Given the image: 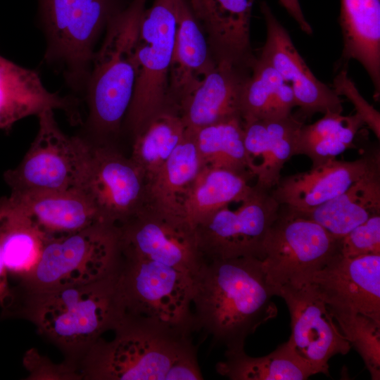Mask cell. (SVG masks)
Segmentation results:
<instances>
[{"instance_id":"d4e9b609","label":"cell","mask_w":380,"mask_h":380,"mask_svg":"<svg viewBox=\"0 0 380 380\" xmlns=\"http://www.w3.org/2000/svg\"><path fill=\"white\" fill-rule=\"evenodd\" d=\"M294 210L341 239L369 217L380 215V163L325 203L307 211Z\"/></svg>"},{"instance_id":"52a82bcc","label":"cell","mask_w":380,"mask_h":380,"mask_svg":"<svg viewBox=\"0 0 380 380\" xmlns=\"http://www.w3.org/2000/svg\"><path fill=\"white\" fill-rule=\"evenodd\" d=\"M120 260L118 226L99 222L46 241L37 267L22 283L31 296L86 284L112 273Z\"/></svg>"},{"instance_id":"6da1fadb","label":"cell","mask_w":380,"mask_h":380,"mask_svg":"<svg viewBox=\"0 0 380 380\" xmlns=\"http://www.w3.org/2000/svg\"><path fill=\"white\" fill-rule=\"evenodd\" d=\"M262 260L253 257L205 260L194 279L196 331L225 350L244 349L246 338L277 316Z\"/></svg>"},{"instance_id":"ba28073f","label":"cell","mask_w":380,"mask_h":380,"mask_svg":"<svg viewBox=\"0 0 380 380\" xmlns=\"http://www.w3.org/2000/svg\"><path fill=\"white\" fill-rule=\"evenodd\" d=\"M194 279L160 262L121 256L117 289L124 315L154 318L191 334Z\"/></svg>"},{"instance_id":"e575fe53","label":"cell","mask_w":380,"mask_h":380,"mask_svg":"<svg viewBox=\"0 0 380 380\" xmlns=\"http://www.w3.org/2000/svg\"><path fill=\"white\" fill-rule=\"evenodd\" d=\"M339 253L348 258L380 255V215L369 217L342 237Z\"/></svg>"},{"instance_id":"7c38bea8","label":"cell","mask_w":380,"mask_h":380,"mask_svg":"<svg viewBox=\"0 0 380 380\" xmlns=\"http://www.w3.org/2000/svg\"><path fill=\"white\" fill-rule=\"evenodd\" d=\"M118 227L122 257L160 262L194 279L205 261L194 229L179 216L144 205Z\"/></svg>"},{"instance_id":"277c9868","label":"cell","mask_w":380,"mask_h":380,"mask_svg":"<svg viewBox=\"0 0 380 380\" xmlns=\"http://www.w3.org/2000/svg\"><path fill=\"white\" fill-rule=\"evenodd\" d=\"M46 49L43 60L82 95L100 38L131 0H37Z\"/></svg>"},{"instance_id":"e0dca14e","label":"cell","mask_w":380,"mask_h":380,"mask_svg":"<svg viewBox=\"0 0 380 380\" xmlns=\"http://www.w3.org/2000/svg\"><path fill=\"white\" fill-rule=\"evenodd\" d=\"M217 64L251 72L257 60L250 39L254 0H186Z\"/></svg>"},{"instance_id":"ffe728a7","label":"cell","mask_w":380,"mask_h":380,"mask_svg":"<svg viewBox=\"0 0 380 380\" xmlns=\"http://www.w3.org/2000/svg\"><path fill=\"white\" fill-rule=\"evenodd\" d=\"M304 121L291 113L278 119L243 122L247 165L257 179L255 185L269 191L277 185L284 164L294 156Z\"/></svg>"},{"instance_id":"836d02e7","label":"cell","mask_w":380,"mask_h":380,"mask_svg":"<svg viewBox=\"0 0 380 380\" xmlns=\"http://www.w3.org/2000/svg\"><path fill=\"white\" fill-rule=\"evenodd\" d=\"M341 331L362 358L372 380L380 379V324L361 314H331Z\"/></svg>"},{"instance_id":"3957f363","label":"cell","mask_w":380,"mask_h":380,"mask_svg":"<svg viewBox=\"0 0 380 380\" xmlns=\"http://www.w3.org/2000/svg\"><path fill=\"white\" fill-rule=\"evenodd\" d=\"M148 0H131L108 24L93 57L82 96L87 115L77 135L91 146H111L133 96L135 46Z\"/></svg>"},{"instance_id":"f546056e","label":"cell","mask_w":380,"mask_h":380,"mask_svg":"<svg viewBox=\"0 0 380 380\" xmlns=\"http://www.w3.org/2000/svg\"><path fill=\"white\" fill-rule=\"evenodd\" d=\"M295 106L290 85L273 66L258 56L241 95L243 122L284 118L292 113Z\"/></svg>"},{"instance_id":"1f68e13d","label":"cell","mask_w":380,"mask_h":380,"mask_svg":"<svg viewBox=\"0 0 380 380\" xmlns=\"http://www.w3.org/2000/svg\"><path fill=\"white\" fill-rule=\"evenodd\" d=\"M185 132L179 113L167 108L153 116L132 139L130 158L144 172L146 182L170 156Z\"/></svg>"},{"instance_id":"8d00e7d4","label":"cell","mask_w":380,"mask_h":380,"mask_svg":"<svg viewBox=\"0 0 380 380\" xmlns=\"http://www.w3.org/2000/svg\"><path fill=\"white\" fill-rule=\"evenodd\" d=\"M13 302V292L9 285V278L3 260L0 245V307L6 310Z\"/></svg>"},{"instance_id":"4316f807","label":"cell","mask_w":380,"mask_h":380,"mask_svg":"<svg viewBox=\"0 0 380 380\" xmlns=\"http://www.w3.org/2000/svg\"><path fill=\"white\" fill-rule=\"evenodd\" d=\"M203 167L194 133L186 129L181 142L146 182L145 205L177 215L182 197Z\"/></svg>"},{"instance_id":"8992f818","label":"cell","mask_w":380,"mask_h":380,"mask_svg":"<svg viewBox=\"0 0 380 380\" xmlns=\"http://www.w3.org/2000/svg\"><path fill=\"white\" fill-rule=\"evenodd\" d=\"M178 0H153L141 17L135 46V83L123 128L132 139L156 114L169 108V71Z\"/></svg>"},{"instance_id":"8fae6325","label":"cell","mask_w":380,"mask_h":380,"mask_svg":"<svg viewBox=\"0 0 380 380\" xmlns=\"http://www.w3.org/2000/svg\"><path fill=\"white\" fill-rule=\"evenodd\" d=\"M235 210L224 206L195 227L197 243L205 260L264 258L267 233L277 217L280 204L271 191L253 186Z\"/></svg>"},{"instance_id":"7a4b0ae2","label":"cell","mask_w":380,"mask_h":380,"mask_svg":"<svg viewBox=\"0 0 380 380\" xmlns=\"http://www.w3.org/2000/svg\"><path fill=\"white\" fill-rule=\"evenodd\" d=\"M110 342L89 349L86 372L104 380H201L190 333L158 319L124 315Z\"/></svg>"},{"instance_id":"484cf974","label":"cell","mask_w":380,"mask_h":380,"mask_svg":"<svg viewBox=\"0 0 380 380\" xmlns=\"http://www.w3.org/2000/svg\"><path fill=\"white\" fill-rule=\"evenodd\" d=\"M250 177L204 166L182 197L177 215L194 227L219 209L240 203L252 191Z\"/></svg>"},{"instance_id":"ac0fdd59","label":"cell","mask_w":380,"mask_h":380,"mask_svg":"<svg viewBox=\"0 0 380 380\" xmlns=\"http://www.w3.org/2000/svg\"><path fill=\"white\" fill-rule=\"evenodd\" d=\"M379 163V149L354 160H329L308 171L281 177L271 194L280 205L307 211L344 192Z\"/></svg>"},{"instance_id":"d590c367","label":"cell","mask_w":380,"mask_h":380,"mask_svg":"<svg viewBox=\"0 0 380 380\" xmlns=\"http://www.w3.org/2000/svg\"><path fill=\"white\" fill-rule=\"evenodd\" d=\"M333 89L338 95L345 96L355 106L356 113L364 124L380 139V114L359 93L354 83L348 76L347 68H341L335 77Z\"/></svg>"},{"instance_id":"7402d4cb","label":"cell","mask_w":380,"mask_h":380,"mask_svg":"<svg viewBox=\"0 0 380 380\" xmlns=\"http://www.w3.org/2000/svg\"><path fill=\"white\" fill-rule=\"evenodd\" d=\"M216 65L205 34L186 0H178L177 27L168 79L169 108L179 112L181 103Z\"/></svg>"},{"instance_id":"30bf717a","label":"cell","mask_w":380,"mask_h":380,"mask_svg":"<svg viewBox=\"0 0 380 380\" xmlns=\"http://www.w3.org/2000/svg\"><path fill=\"white\" fill-rule=\"evenodd\" d=\"M340 239L317 222L280 205L264 242L262 265L274 296L277 289L305 279L339 253Z\"/></svg>"},{"instance_id":"603a6c76","label":"cell","mask_w":380,"mask_h":380,"mask_svg":"<svg viewBox=\"0 0 380 380\" xmlns=\"http://www.w3.org/2000/svg\"><path fill=\"white\" fill-rule=\"evenodd\" d=\"M251 72L219 63L181 103L179 113L186 129L198 128L241 118V99Z\"/></svg>"},{"instance_id":"d6986e66","label":"cell","mask_w":380,"mask_h":380,"mask_svg":"<svg viewBox=\"0 0 380 380\" xmlns=\"http://www.w3.org/2000/svg\"><path fill=\"white\" fill-rule=\"evenodd\" d=\"M75 95L49 91L38 72L0 55V130L8 132L18 121L46 110H62L72 121L79 118Z\"/></svg>"},{"instance_id":"f1b7e54d","label":"cell","mask_w":380,"mask_h":380,"mask_svg":"<svg viewBox=\"0 0 380 380\" xmlns=\"http://www.w3.org/2000/svg\"><path fill=\"white\" fill-rule=\"evenodd\" d=\"M217 374L232 380H305L317 374L287 341L272 353L251 357L239 350H225L215 365Z\"/></svg>"},{"instance_id":"44dd1931","label":"cell","mask_w":380,"mask_h":380,"mask_svg":"<svg viewBox=\"0 0 380 380\" xmlns=\"http://www.w3.org/2000/svg\"><path fill=\"white\" fill-rule=\"evenodd\" d=\"M10 199L37 226L47 241L103 222L80 189L11 192Z\"/></svg>"},{"instance_id":"5b68a950","label":"cell","mask_w":380,"mask_h":380,"mask_svg":"<svg viewBox=\"0 0 380 380\" xmlns=\"http://www.w3.org/2000/svg\"><path fill=\"white\" fill-rule=\"evenodd\" d=\"M118 267L97 281L32 296V317L39 331L69 350L90 348L124 317Z\"/></svg>"},{"instance_id":"2e32d148","label":"cell","mask_w":380,"mask_h":380,"mask_svg":"<svg viewBox=\"0 0 380 380\" xmlns=\"http://www.w3.org/2000/svg\"><path fill=\"white\" fill-rule=\"evenodd\" d=\"M267 37L260 57L267 61L290 85L295 99L296 113L305 120L314 114H342V100L334 90L319 81L303 59L283 25L265 1L260 3Z\"/></svg>"},{"instance_id":"d6a6232c","label":"cell","mask_w":380,"mask_h":380,"mask_svg":"<svg viewBox=\"0 0 380 380\" xmlns=\"http://www.w3.org/2000/svg\"><path fill=\"white\" fill-rule=\"evenodd\" d=\"M191 131L204 166L230 170L251 179L254 177L248 168L241 118Z\"/></svg>"},{"instance_id":"74e56055","label":"cell","mask_w":380,"mask_h":380,"mask_svg":"<svg viewBox=\"0 0 380 380\" xmlns=\"http://www.w3.org/2000/svg\"><path fill=\"white\" fill-rule=\"evenodd\" d=\"M279 2L296 21L303 32L308 34L312 33V29L304 17L298 0H279Z\"/></svg>"},{"instance_id":"9a60e30c","label":"cell","mask_w":380,"mask_h":380,"mask_svg":"<svg viewBox=\"0 0 380 380\" xmlns=\"http://www.w3.org/2000/svg\"><path fill=\"white\" fill-rule=\"evenodd\" d=\"M303 281L315 289L331 314H361L380 324V255L338 253Z\"/></svg>"},{"instance_id":"9c48e42d","label":"cell","mask_w":380,"mask_h":380,"mask_svg":"<svg viewBox=\"0 0 380 380\" xmlns=\"http://www.w3.org/2000/svg\"><path fill=\"white\" fill-rule=\"evenodd\" d=\"M39 129L20 163L4 178L11 192L80 189L91 145L59 127L53 110L37 115Z\"/></svg>"},{"instance_id":"4fadbf2b","label":"cell","mask_w":380,"mask_h":380,"mask_svg":"<svg viewBox=\"0 0 380 380\" xmlns=\"http://www.w3.org/2000/svg\"><path fill=\"white\" fill-rule=\"evenodd\" d=\"M146 179L141 169L112 146H91L80 188L102 221L117 226L146 205Z\"/></svg>"},{"instance_id":"cb8c5ba5","label":"cell","mask_w":380,"mask_h":380,"mask_svg":"<svg viewBox=\"0 0 380 380\" xmlns=\"http://www.w3.org/2000/svg\"><path fill=\"white\" fill-rule=\"evenodd\" d=\"M343 51L338 67L350 59L359 61L374 87V98L380 95V0H341L339 18Z\"/></svg>"},{"instance_id":"83f0119b","label":"cell","mask_w":380,"mask_h":380,"mask_svg":"<svg viewBox=\"0 0 380 380\" xmlns=\"http://www.w3.org/2000/svg\"><path fill=\"white\" fill-rule=\"evenodd\" d=\"M46 241L9 197L0 198V245L8 278L25 279L37 267Z\"/></svg>"},{"instance_id":"4dcf8cb0","label":"cell","mask_w":380,"mask_h":380,"mask_svg":"<svg viewBox=\"0 0 380 380\" xmlns=\"http://www.w3.org/2000/svg\"><path fill=\"white\" fill-rule=\"evenodd\" d=\"M364 122L355 113L350 115L327 113L310 125L301 127L296 140L294 156L305 155L316 167L354 147V140Z\"/></svg>"},{"instance_id":"5bb4252c","label":"cell","mask_w":380,"mask_h":380,"mask_svg":"<svg viewBox=\"0 0 380 380\" xmlns=\"http://www.w3.org/2000/svg\"><path fill=\"white\" fill-rule=\"evenodd\" d=\"M275 296L286 302L291 317L288 340L297 354L318 373L329 374V360L346 355L351 346L325 302L308 281L289 283L279 287Z\"/></svg>"}]
</instances>
